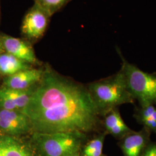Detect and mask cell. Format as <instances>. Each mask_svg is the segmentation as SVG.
<instances>
[{
	"mask_svg": "<svg viewBox=\"0 0 156 156\" xmlns=\"http://www.w3.org/2000/svg\"><path fill=\"white\" fill-rule=\"evenodd\" d=\"M141 156H156V141H151Z\"/></svg>",
	"mask_w": 156,
	"mask_h": 156,
	"instance_id": "ac0fdd59",
	"label": "cell"
},
{
	"mask_svg": "<svg viewBox=\"0 0 156 156\" xmlns=\"http://www.w3.org/2000/svg\"><path fill=\"white\" fill-rule=\"evenodd\" d=\"M151 133L143 127L140 131H133L119 140L118 145L123 156H141L151 141Z\"/></svg>",
	"mask_w": 156,
	"mask_h": 156,
	"instance_id": "52a82bcc",
	"label": "cell"
},
{
	"mask_svg": "<svg viewBox=\"0 0 156 156\" xmlns=\"http://www.w3.org/2000/svg\"><path fill=\"white\" fill-rule=\"evenodd\" d=\"M0 129L11 135L27 134L32 130L28 117L19 110L0 108Z\"/></svg>",
	"mask_w": 156,
	"mask_h": 156,
	"instance_id": "8992f818",
	"label": "cell"
},
{
	"mask_svg": "<svg viewBox=\"0 0 156 156\" xmlns=\"http://www.w3.org/2000/svg\"><path fill=\"white\" fill-rule=\"evenodd\" d=\"M0 151L2 156H32L24 146L11 137L0 139Z\"/></svg>",
	"mask_w": 156,
	"mask_h": 156,
	"instance_id": "4fadbf2b",
	"label": "cell"
},
{
	"mask_svg": "<svg viewBox=\"0 0 156 156\" xmlns=\"http://www.w3.org/2000/svg\"><path fill=\"white\" fill-rule=\"evenodd\" d=\"M87 88L101 117L122 105H135V103L128 91L124 75L120 69L111 76L89 84Z\"/></svg>",
	"mask_w": 156,
	"mask_h": 156,
	"instance_id": "7a4b0ae2",
	"label": "cell"
},
{
	"mask_svg": "<svg viewBox=\"0 0 156 156\" xmlns=\"http://www.w3.org/2000/svg\"><path fill=\"white\" fill-rule=\"evenodd\" d=\"M103 117H104L103 121L104 132L106 134L111 135L117 140H121L134 131L124 122L118 108L112 109Z\"/></svg>",
	"mask_w": 156,
	"mask_h": 156,
	"instance_id": "30bf717a",
	"label": "cell"
},
{
	"mask_svg": "<svg viewBox=\"0 0 156 156\" xmlns=\"http://www.w3.org/2000/svg\"><path fill=\"white\" fill-rule=\"evenodd\" d=\"M0 108L6 110H18L14 102L6 94L3 88L0 89Z\"/></svg>",
	"mask_w": 156,
	"mask_h": 156,
	"instance_id": "e0dca14e",
	"label": "cell"
},
{
	"mask_svg": "<svg viewBox=\"0 0 156 156\" xmlns=\"http://www.w3.org/2000/svg\"><path fill=\"white\" fill-rule=\"evenodd\" d=\"M71 0H34L35 5L38 6L50 17L62 7L67 4Z\"/></svg>",
	"mask_w": 156,
	"mask_h": 156,
	"instance_id": "2e32d148",
	"label": "cell"
},
{
	"mask_svg": "<svg viewBox=\"0 0 156 156\" xmlns=\"http://www.w3.org/2000/svg\"><path fill=\"white\" fill-rule=\"evenodd\" d=\"M0 39L6 53L29 64L38 62L32 47L25 41L7 35Z\"/></svg>",
	"mask_w": 156,
	"mask_h": 156,
	"instance_id": "ba28073f",
	"label": "cell"
},
{
	"mask_svg": "<svg viewBox=\"0 0 156 156\" xmlns=\"http://www.w3.org/2000/svg\"><path fill=\"white\" fill-rule=\"evenodd\" d=\"M6 94L11 98L19 111H22L28 104L34 89L16 90L3 87Z\"/></svg>",
	"mask_w": 156,
	"mask_h": 156,
	"instance_id": "5bb4252c",
	"label": "cell"
},
{
	"mask_svg": "<svg viewBox=\"0 0 156 156\" xmlns=\"http://www.w3.org/2000/svg\"><path fill=\"white\" fill-rule=\"evenodd\" d=\"M107 134L104 131L98 134L86 145L83 151V156H101L104 142Z\"/></svg>",
	"mask_w": 156,
	"mask_h": 156,
	"instance_id": "9a60e30c",
	"label": "cell"
},
{
	"mask_svg": "<svg viewBox=\"0 0 156 156\" xmlns=\"http://www.w3.org/2000/svg\"><path fill=\"white\" fill-rule=\"evenodd\" d=\"M50 17L44 10L34 4L23 19L22 25L23 35L32 41L40 39L46 31Z\"/></svg>",
	"mask_w": 156,
	"mask_h": 156,
	"instance_id": "5b68a950",
	"label": "cell"
},
{
	"mask_svg": "<svg viewBox=\"0 0 156 156\" xmlns=\"http://www.w3.org/2000/svg\"><path fill=\"white\" fill-rule=\"evenodd\" d=\"M4 50V49L3 45H2V42H1V39H0V55L2 53Z\"/></svg>",
	"mask_w": 156,
	"mask_h": 156,
	"instance_id": "d6986e66",
	"label": "cell"
},
{
	"mask_svg": "<svg viewBox=\"0 0 156 156\" xmlns=\"http://www.w3.org/2000/svg\"><path fill=\"white\" fill-rule=\"evenodd\" d=\"M104 156V155H102V156Z\"/></svg>",
	"mask_w": 156,
	"mask_h": 156,
	"instance_id": "7402d4cb",
	"label": "cell"
},
{
	"mask_svg": "<svg viewBox=\"0 0 156 156\" xmlns=\"http://www.w3.org/2000/svg\"><path fill=\"white\" fill-rule=\"evenodd\" d=\"M117 53L122 60V71L127 88L138 105H156V73H148L141 70L128 62L120 49Z\"/></svg>",
	"mask_w": 156,
	"mask_h": 156,
	"instance_id": "3957f363",
	"label": "cell"
},
{
	"mask_svg": "<svg viewBox=\"0 0 156 156\" xmlns=\"http://www.w3.org/2000/svg\"><path fill=\"white\" fill-rule=\"evenodd\" d=\"M79 156L78 155H77L76 154H73V155H71V156Z\"/></svg>",
	"mask_w": 156,
	"mask_h": 156,
	"instance_id": "ffe728a7",
	"label": "cell"
},
{
	"mask_svg": "<svg viewBox=\"0 0 156 156\" xmlns=\"http://www.w3.org/2000/svg\"><path fill=\"white\" fill-rule=\"evenodd\" d=\"M133 117L137 123L156 135V105H135Z\"/></svg>",
	"mask_w": 156,
	"mask_h": 156,
	"instance_id": "8fae6325",
	"label": "cell"
},
{
	"mask_svg": "<svg viewBox=\"0 0 156 156\" xmlns=\"http://www.w3.org/2000/svg\"><path fill=\"white\" fill-rule=\"evenodd\" d=\"M84 134L34 133L33 140L42 156H69L79 150Z\"/></svg>",
	"mask_w": 156,
	"mask_h": 156,
	"instance_id": "277c9868",
	"label": "cell"
},
{
	"mask_svg": "<svg viewBox=\"0 0 156 156\" xmlns=\"http://www.w3.org/2000/svg\"><path fill=\"white\" fill-rule=\"evenodd\" d=\"M44 70L29 68L8 76L4 81L5 87L16 90H27L40 82Z\"/></svg>",
	"mask_w": 156,
	"mask_h": 156,
	"instance_id": "9c48e42d",
	"label": "cell"
},
{
	"mask_svg": "<svg viewBox=\"0 0 156 156\" xmlns=\"http://www.w3.org/2000/svg\"><path fill=\"white\" fill-rule=\"evenodd\" d=\"M29 64L9 53L0 55V73L8 76L30 68Z\"/></svg>",
	"mask_w": 156,
	"mask_h": 156,
	"instance_id": "7c38bea8",
	"label": "cell"
},
{
	"mask_svg": "<svg viewBox=\"0 0 156 156\" xmlns=\"http://www.w3.org/2000/svg\"><path fill=\"white\" fill-rule=\"evenodd\" d=\"M34 133L97 131L101 116L87 87L45 68L39 85L23 109Z\"/></svg>",
	"mask_w": 156,
	"mask_h": 156,
	"instance_id": "6da1fadb",
	"label": "cell"
},
{
	"mask_svg": "<svg viewBox=\"0 0 156 156\" xmlns=\"http://www.w3.org/2000/svg\"><path fill=\"white\" fill-rule=\"evenodd\" d=\"M0 156H1V151H0Z\"/></svg>",
	"mask_w": 156,
	"mask_h": 156,
	"instance_id": "44dd1931",
	"label": "cell"
}]
</instances>
